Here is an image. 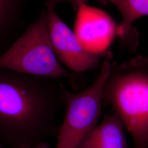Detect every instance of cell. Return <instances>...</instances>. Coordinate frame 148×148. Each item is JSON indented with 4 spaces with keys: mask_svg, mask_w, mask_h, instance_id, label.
<instances>
[{
    "mask_svg": "<svg viewBox=\"0 0 148 148\" xmlns=\"http://www.w3.org/2000/svg\"><path fill=\"white\" fill-rule=\"evenodd\" d=\"M0 148H4L2 146V145H1V144L0 143Z\"/></svg>",
    "mask_w": 148,
    "mask_h": 148,
    "instance_id": "cell-11",
    "label": "cell"
},
{
    "mask_svg": "<svg viewBox=\"0 0 148 148\" xmlns=\"http://www.w3.org/2000/svg\"><path fill=\"white\" fill-rule=\"evenodd\" d=\"M111 57L110 54L104 58L97 79L85 90L74 93L59 85L65 112L55 148H78L97 125L103 104V90L111 70Z\"/></svg>",
    "mask_w": 148,
    "mask_h": 148,
    "instance_id": "cell-4",
    "label": "cell"
},
{
    "mask_svg": "<svg viewBox=\"0 0 148 148\" xmlns=\"http://www.w3.org/2000/svg\"><path fill=\"white\" fill-rule=\"evenodd\" d=\"M23 0H0V55L12 42Z\"/></svg>",
    "mask_w": 148,
    "mask_h": 148,
    "instance_id": "cell-9",
    "label": "cell"
},
{
    "mask_svg": "<svg viewBox=\"0 0 148 148\" xmlns=\"http://www.w3.org/2000/svg\"><path fill=\"white\" fill-rule=\"evenodd\" d=\"M90 0H47L46 1V2L55 6L59 3L64 2H68L73 6L75 10H77L79 5H82L83 4H87V3ZM97 1H98L102 5H106L108 3V0H97Z\"/></svg>",
    "mask_w": 148,
    "mask_h": 148,
    "instance_id": "cell-10",
    "label": "cell"
},
{
    "mask_svg": "<svg viewBox=\"0 0 148 148\" xmlns=\"http://www.w3.org/2000/svg\"><path fill=\"white\" fill-rule=\"evenodd\" d=\"M48 26L53 49L59 60L75 73L99 67L102 58L110 54L90 53L79 43L74 32L59 16L55 5L46 2Z\"/></svg>",
    "mask_w": 148,
    "mask_h": 148,
    "instance_id": "cell-5",
    "label": "cell"
},
{
    "mask_svg": "<svg viewBox=\"0 0 148 148\" xmlns=\"http://www.w3.org/2000/svg\"><path fill=\"white\" fill-rule=\"evenodd\" d=\"M115 5L122 16L121 23L117 26L116 35L126 41L131 35L133 23L143 16H148V0H108Z\"/></svg>",
    "mask_w": 148,
    "mask_h": 148,
    "instance_id": "cell-8",
    "label": "cell"
},
{
    "mask_svg": "<svg viewBox=\"0 0 148 148\" xmlns=\"http://www.w3.org/2000/svg\"><path fill=\"white\" fill-rule=\"evenodd\" d=\"M124 126L121 117L112 110L88 133L78 148H128Z\"/></svg>",
    "mask_w": 148,
    "mask_h": 148,
    "instance_id": "cell-7",
    "label": "cell"
},
{
    "mask_svg": "<svg viewBox=\"0 0 148 148\" xmlns=\"http://www.w3.org/2000/svg\"><path fill=\"white\" fill-rule=\"evenodd\" d=\"M64 105L51 79L0 68V141L12 148H33L57 137Z\"/></svg>",
    "mask_w": 148,
    "mask_h": 148,
    "instance_id": "cell-1",
    "label": "cell"
},
{
    "mask_svg": "<svg viewBox=\"0 0 148 148\" xmlns=\"http://www.w3.org/2000/svg\"><path fill=\"white\" fill-rule=\"evenodd\" d=\"M116 28L111 16L104 11L87 4L77 8L74 33L82 47L90 53H108Z\"/></svg>",
    "mask_w": 148,
    "mask_h": 148,
    "instance_id": "cell-6",
    "label": "cell"
},
{
    "mask_svg": "<svg viewBox=\"0 0 148 148\" xmlns=\"http://www.w3.org/2000/svg\"><path fill=\"white\" fill-rule=\"evenodd\" d=\"M103 104L112 106L121 117L134 148H148V58L138 56L121 64L111 63Z\"/></svg>",
    "mask_w": 148,
    "mask_h": 148,
    "instance_id": "cell-2",
    "label": "cell"
},
{
    "mask_svg": "<svg viewBox=\"0 0 148 148\" xmlns=\"http://www.w3.org/2000/svg\"><path fill=\"white\" fill-rule=\"evenodd\" d=\"M0 68L54 80L73 77L64 68L54 52L45 11L0 55Z\"/></svg>",
    "mask_w": 148,
    "mask_h": 148,
    "instance_id": "cell-3",
    "label": "cell"
}]
</instances>
